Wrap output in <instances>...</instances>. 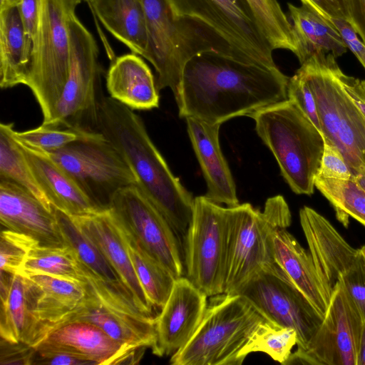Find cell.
I'll return each mask as SVG.
<instances>
[{"mask_svg": "<svg viewBox=\"0 0 365 365\" xmlns=\"http://www.w3.org/2000/svg\"><path fill=\"white\" fill-rule=\"evenodd\" d=\"M289 78L278 68L243 63L207 52L185 66L177 96L180 118L210 124L250 113L287 100Z\"/></svg>", "mask_w": 365, "mask_h": 365, "instance_id": "1", "label": "cell"}, {"mask_svg": "<svg viewBox=\"0 0 365 365\" xmlns=\"http://www.w3.org/2000/svg\"><path fill=\"white\" fill-rule=\"evenodd\" d=\"M133 110L110 96H101L97 132L123 155L138 186L166 219L178 237L184 238L190 223L194 198L170 170Z\"/></svg>", "mask_w": 365, "mask_h": 365, "instance_id": "2", "label": "cell"}, {"mask_svg": "<svg viewBox=\"0 0 365 365\" xmlns=\"http://www.w3.org/2000/svg\"><path fill=\"white\" fill-rule=\"evenodd\" d=\"M248 116L255 120L258 136L273 153L291 190L312 195L324 147L323 133L289 98Z\"/></svg>", "mask_w": 365, "mask_h": 365, "instance_id": "3", "label": "cell"}, {"mask_svg": "<svg viewBox=\"0 0 365 365\" xmlns=\"http://www.w3.org/2000/svg\"><path fill=\"white\" fill-rule=\"evenodd\" d=\"M141 1L148 36L145 58L155 69L158 91L169 88L175 98L185 65L197 55L214 52L232 56L229 47L205 25L174 17L166 0Z\"/></svg>", "mask_w": 365, "mask_h": 365, "instance_id": "4", "label": "cell"}, {"mask_svg": "<svg viewBox=\"0 0 365 365\" xmlns=\"http://www.w3.org/2000/svg\"><path fill=\"white\" fill-rule=\"evenodd\" d=\"M267 319L240 294L210 297L202 320L190 341L171 355L172 365H240V353Z\"/></svg>", "mask_w": 365, "mask_h": 365, "instance_id": "5", "label": "cell"}, {"mask_svg": "<svg viewBox=\"0 0 365 365\" xmlns=\"http://www.w3.org/2000/svg\"><path fill=\"white\" fill-rule=\"evenodd\" d=\"M292 222L282 195L269 197L262 211L250 203L227 207L224 292L236 294L265 266L274 262L271 235Z\"/></svg>", "mask_w": 365, "mask_h": 365, "instance_id": "6", "label": "cell"}, {"mask_svg": "<svg viewBox=\"0 0 365 365\" xmlns=\"http://www.w3.org/2000/svg\"><path fill=\"white\" fill-rule=\"evenodd\" d=\"M331 53H314L297 69L315 98L324 137L344 155L353 175H365V117L345 93Z\"/></svg>", "mask_w": 365, "mask_h": 365, "instance_id": "7", "label": "cell"}, {"mask_svg": "<svg viewBox=\"0 0 365 365\" xmlns=\"http://www.w3.org/2000/svg\"><path fill=\"white\" fill-rule=\"evenodd\" d=\"M81 0H39L26 86L49 122L66 83L71 62L69 21Z\"/></svg>", "mask_w": 365, "mask_h": 365, "instance_id": "8", "label": "cell"}, {"mask_svg": "<svg viewBox=\"0 0 365 365\" xmlns=\"http://www.w3.org/2000/svg\"><path fill=\"white\" fill-rule=\"evenodd\" d=\"M48 155L73 179L98 212L110 209L120 190L138 185L123 155L99 132H91Z\"/></svg>", "mask_w": 365, "mask_h": 365, "instance_id": "9", "label": "cell"}, {"mask_svg": "<svg viewBox=\"0 0 365 365\" xmlns=\"http://www.w3.org/2000/svg\"><path fill=\"white\" fill-rule=\"evenodd\" d=\"M176 19L196 20L210 29L243 63L274 68L269 43L247 0H166Z\"/></svg>", "mask_w": 365, "mask_h": 365, "instance_id": "10", "label": "cell"}, {"mask_svg": "<svg viewBox=\"0 0 365 365\" xmlns=\"http://www.w3.org/2000/svg\"><path fill=\"white\" fill-rule=\"evenodd\" d=\"M71 62L68 78L51 120L43 125L97 132L101 96L98 48L91 33L73 15L69 21Z\"/></svg>", "mask_w": 365, "mask_h": 365, "instance_id": "11", "label": "cell"}, {"mask_svg": "<svg viewBox=\"0 0 365 365\" xmlns=\"http://www.w3.org/2000/svg\"><path fill=\"white\" fill-rule=\"evenodd\" d=\"M227 207L205 195L194 198L185 237L186 277L207 297L224 292Z\"/></svg>", "mask_w": 365, "mask_h": 365, "instance_id": "12", "label": "cell"}, {"mask_svg": "<svg viewBox=\"0 0 365 365\" xmlns=\"http://www.w3.org/2000/svg\"><path fill=\"white\" fill-rule=\"evenodd\" d=\"M364 324L359 310L340 279L306 349L292 353L286 364L359 365Z\"/></svg>", "mask_w": 365, "mask_h": 365, "instance_id": "13", "label": "cell"}, {"mask_svg": "<svg viewBox=\"0 0 365 365\" xmlns=\"http://www.w3.org/2000/svg\"><path fill=\"white\" fill-rule=\"evenodd\" d=\"M236 294L246 297L268 319L296 331L297 352L306 349L322 320L275 262L262 269Z\"/></svg>", "mask_w": 365, "mask_h": 365, "instance_id": "14", "label": "cell"}, {"mask_svg": "<svg viewBox=\"0 0 365 365\" xmlns=\"http://www.w3.org/2000/svg\"><path fill=\"white\" fill-rule=\"evenodd\" d=\"M109 210L123 230L177 279L183 263L178 237L137 185L120 190Z\"/></svg>", "mask_w": 365, "mask_h": 365, "instance_id": "15", "label": "cell"}, {"mask_svg": "<svg viewBox=\"0 0 365 365\" xmlns=\"http://www.w3.org/2000/svg\"><path fill=\"white\" fill-rule=\"evenodd\" d=\"M0 221L4 229L26 235L40 246H68L53 205L4 180H0Z\"/></svg>", "mask_w": 365, "mask_h": 365, "instance_id": "16", "label": "cell"}, {"mask_svg": "<svg viewBox=\"0 0 365 365\" xmlns=\"http://www.w3.org/2000/svg\"><path fill=\"white\" fill-rule=\"evenodd\" d=\"M207 297L186 277L175 279L168 301L156 317L154 354L173 355L190 341L202 320Z\"/></svg>", "mask_w": 365, "mask_h": 365, "instance_id": "17", "label": "cell"}, {"mask_svg": "<svg viewBox=\"0 0 365 365\" xmlns=\"http://www.w3.org/2000/svg\"><path fill=\"white\" fill-rule=\"evenodd\" d=\"M83 284L86 295L82 302L53 329L68 322L83 321L97 326L127 348L154 347L157 339L156 318H141L118 311L103 302L84 279Z\"/></svg>", "mask_w": 365, "mask_h": 365, "instance_id": "18", "label": "cell"}, {"mask_svg": "<svg viewBox=\"0 0 365 365\" xmlns=\"http://www.w3.org/2000/svg\"><path fill=\"white\" fill-rule=\"evenodd\" d=\"M299 221L319 277L331 294L358 249L351 246L325 217L310 207L300 209Z\"/></svg>", "mask_w": 365, "mask_h": 365, "instance_id": "19", "label": "cell"}, {"mask_svg": "<svg viewBox=\"0 0 365 365\" xmlns=\"http://www.w3.org/2000/svg\"><path fill=\"white\" fill-rule=\"evenodd\" d=\"M71 217L120 276L132 292L140 310L150 317H155V307L149 301L133 266L126 235L110 211Z\"/></svg>", "mask_w": 365, "mask_h": 365, "instance_id": "20", "label": "cell"}, {"mask_svg": "<svg viewBox=\"0 0 365 365\" xmlns=\"http://www.w3.org/2000/svg\"><path fill=\"white\" fill-rule=\"evenodd\" d=\"M42 341L75 353L93 365L136 364L145 350L127 348L97 326L83 321L56 327Z\"/></svg>", "mask_w": 365, "mask_h": 365, "instance_id": "21", "label": "cell"}, {"mask_svg": "<svg viewBox=\"0 0 365 365\" xmlns=\"http://www.w3.org/2000/svg\"><path fill=\"white\" fill-rule=\"evenodd\" d=\"M185 120L190 142L207 184L205 196L220 205H238L236 185L220 145V124H210L192 117L186 118Z\"/></svg>", "mask_w": 365, "mask_h": 365, "instance_id": "22", "label": "cell"}, {"mask_svg": "<svg viewBox=\"0 0 365 365\" xmlns=\"http://www.w3.org/2000/svg\"><path fill=\"white\" fill-rule=\"evenodd\" d=\"M39 294L40 287L30 278L14 275L8 295L1 298V339L31 346L43 340V324L37 312Z\"/></svg>", "mask_w": 365, "mask_h": 365, "instance_id": "23", "label": "cell"}, {"mask_svg": "<svg viewBox=\"0 0 365 365\" xmlns=\"http://www.w3.org/2000/svg\"><path fill=\"white\" fill-rule=\"evenodd\" d=\"M271 246L275 262L323 319L331 294L323 285L309 251L287 228L273 230Z\"/></svg>", "mask_w": 365, "mask_h": 365, "instance_id": "24", "label": "cell"}, {"mask_svg": "<svg viewBox=\"0 0 365 365\" xmlns=\"http://www.w3.org/2000/svg\"><path fill=\"white\" fill-rule=\"evenodd\" d=\"M19 144L34 177L52 205L71 217L98 212L73 179L48 154Z\"/></svg>", "mask_w": 365, "mask_h": 365, "instance_id": "25", "label": "cell"}, {"mask_svg": "<svg viewBox=\"0 0 365 365\" xmlns=\"http://www.w3.org/2000/svg\"><path fill=\"white\" fill-rule=\"evenodd\" d=\"M109 96L132 110L159 106L156 82L149 66L140 56L127 53L115 58L106 78Z\"/></svg>", "mask_w": 365, "mask_h": 365, "instance_id": "26", "label": "cell"}, {"mask_svg": "<svg viewBox=\"0 0 365 365\" xmlns=\"http://www.w3.org/2000/svg\"><path fill=\"white\" fill-rule=\"evenodd\" d=\"M86 2L107 31L133 53L145 58L148 36L141 0H87Z\"/></svg>", "mask_w": 365, "mask_h": 365, "instance_id": "27", "label": "cell"}, {"mask_svg": "<svg viewBox=\"0 0 365 365\" xmlns=\"http://www.w3.org/2000/svg\"><path fill=\"white\" fill-rule=\"evenodd\" d=\"M287 5L297 41L295 56L300 64L317 53H331L338 58L346 52L341 34L330 20L305 4Z\"/></svg>", "mask_w": 365, "mask_h": 365, "instance_id": "28", "label": "cell"}, {"mask_svg": "<svg viewBox=\"0 0 365 365\" xmlns=\"http://www.w3.org/2000/svg\"><path fill=\"white\" fill-rule=\"evenodd\" d=\"M32 42L23 26L17 6L0 9V86L26 84Z\"/></svg>", "mask_w": 365, "mask_h": 365, "instance_id": "29", "label": "cell"}, {"mask_svg": "<svg viewBox=\"0 0 365 365\" xmlns=\"http://www.w3.org/2000/svg\"><path fill=\"white\" fill-rule=\"evenodd\" d=\"M26 277L40 287L37 312L43 324L45 339L54 327L82 302L86 295L83 281L43 274Z\"/></svg>", "mask_w": 365, "mask_h": 365, "instance_id": "30", "label": "cell"}, {"mask_svg": "<svg viewBox=\"0 0 365 365\" xmlns=\"http://www.w3.org/2000/svg\"><path fill=\"white\" fill-rule=\"evenodd\" d=\"M14 123L0 124V180L14 182L47 206L52 205L40 188L19 143L14 136Z\"/></svg>", "mask_w": 365, "mask_h": 365, "instance_id": "31", "label": "cell"}, {"mask_svg": "<svg viewBox=\"0 0 365 365\" xmlns=\"http://www.w3.org/2000/svg\"><path fill=\"white\" fill-rule=\"evenodd\" d=\"M125 233L130 257L139 282L153 307L162 309L170 297L176 278Z\"/></svg>", "mask_w": 365, "mask_h": 365, "instance_id": "32", "label": "cell"}, {"mask_svg": "<svg viewBox=\"0 0 365 365\" xmlns=\"http://www.w3.org/2000/svg\"><path fill=\"white\" fill-rule=\"evenodd\" d=\"M18 273L24 276L43 274L83 281L76 254L68 245L48 247L34 244L29 250Z\"/></svg>", "mask_w": 365, "mask_h": 365, "instance_id": "33", "label": "cell"}, {"mask_svg": "<svg viewBox=\"0 0 365 365\" xmlns=\"http://www.w3.org/2000/svg\"><path fill=\"white\" fill-rule=\"evenodd\" d=\"M315 187L330 202L336 218L345 227L352 217L365 227V192L351 180L325 178L317 175Z\"/></svg>", "mask_w": 365, "mask_h": 365, "instance_id": "34", "label": "cell"}, {"mask_svg": "<svg viewBox=\"0 0 365 365\" xmlns=\"http://www.w3.org/2000/svg\"><path fill=\"white\" fill-rule=\"evenodd\" d=\"M297 343L296 331L267 318L253 331L242 349L240 358L243 362L249 354L259 351L267 354L275 361L286 364Z\"/></svg>", "mask_w": 365, "mask_h": 365, "instance_id": "35", "label": "cell"}, {"mask_svg": "<svg viewBox=\"0 0 365 365\" xmlns=\"http://www.w3.org/2000/svg\"><path fill=\"white\" fill-rule=\"evenodd\" d=\"M247 1L272 50L286 49L295 53L297 47L293 28L278 0Z\"/></svg>", "mask_w": 365, "mask_h": 365, "instance_id": "36", "label": "cell"}, {"mask_svg": "<svg viewBox=\"0 0 365 365\" xmlns=\"http://www.w3.org/2000/svg\"><path fill=\"white\" fill-rule=\"evenodd\" d=\"M90 133L41 124L37 128L22 132L14 130V136L21 144L50 154L86 138Z\"/></svg>", "mask_w": 365, "mask_h": 365, "instance_id": "37", "label": "cell"}, {"mask_svg": "<svg viewBox=\"0 0 365 365\" xmlns=\"http://www.w3.org/2000/svg\"><path fill=\"white\" fill-rule=\"evenodd\" d=\"M37 242L26 235L2 229L0 240V269L13 274L18 273L29 250Z\"/></svg>", "mask_w": 365, "mask_h": 365, "instance_id": "38", "label": "cell"}, {"mask_svg": "<svg viewBox=\"0 0 365 365\" xmlns=\"http://www.w3.org/2000/svg\"><path fill=\"white\" fill-rule=\"evenodd\" d=\"M340 279L365 322V245L358 248L353 262Z\"/></svg>", "mask_w": 365, "mask_h": 365, "instance_id": "39", "label": "cell"}, {"mask_svg": "<svg viewBox=\"0 0 365 365\" xmlns=\"http://www.w3.org/2000/svg\"><path fill=\"white\" fill-rule=\"evenodd\" d=\"M287 96L289 99L296 102L313 124L322 133L314 96L307 80L298 70L289 79Z\"/></svg>", "mask_w": 365, "mask_h": 365, "instance_id": "40", "label": "cell"}, {"mask_svg": "<svg viewBox=\"0 0 365 365\" xmlns=\"http://www.w3.org/2000/svg\"><path fill=\"white\" fill-rule=\"evenodd\" d=\"M317 175L337 180H351L353 176L342 153L325 138L323 154Z\"/></svg>", "mask_w": 365, "mask_h": 365, "instance_id": "41", "label": "cell"}, {"mask_svg": "<svg viewBox=\"0 0 365 365\" xmlns=\"http://www.w3.org/2000/svg\"><path fill=\"white\" fill-rule=\"evenodd\" d=\"M31 364L93 365L90 361L75 353L54 347L43 341L34 346Z\"/></svg>", "mask_w": 365, "mask_h": 365, "instance_id": "42", "label": "cell"}, {"mask_svg": "<svg viewBox=\"0 0 365 365\" xmlns=\"http://www.w3.org/2000/svg\"><path fill=\"white\" fill-rule=\"evenodd\" d=\"M34 346L1 339V364H31Z\"/></svg>", "mask_w": 365, "mask_h": 365, "instance_id": "43", "label": "cell"}, {"mask_svg": "<svg viewBox=\"0 0 365 365\" xmlns=\"http://www.w3.org/2000/svg\"><path fill=\"white\" fill-rule=\"evenodd\" d=\"M329 20L339 19L349 21L344 0H300Z\"/></svg>", "mask_w": 365, "mask_h": 365, "instance_id": "44", "label": "cell"}, {"mask_svg": "<svg viewBox=\"0 0 365 365\" xmlns=\"http://www.w3.org/2000/svg\"><path fill=\"white\" fill-rule=\"evenodd\" d=\"M331 21L339 30L347 48L354 54L365 69V44L359 39L355 30L345 20L333 19Z\"/></svg>", "mask_w": 365, "mask_h": 365, "instance_id": "45", "label": "cell"}, {"mask_svg": "<svg viewBox=\"0 0 365 365\" xmlns=\"http://www.w3.org/2000/svg\"><path fill=\"white\" fill-rule=\"evenodd\" d=\"M339 78L345 93L365 117V81L349 76L342 70Z\"/></svg>", "mask_w": 365, "mask_h": 365, "instance_id": "46", "label": "cell"}, {"mask_svg": "<svg viewBox=\"0 0 365 365\" xmlns=\"http://www.w3.org/2000/svg\"><path fill=\"white\" fill-rule=\"evenodd\" d=\"M17 8L25 32L32 42L38 22L39 0H20Z\"/></svg>", "mask_w": 365, "mask_h": 365, "instance_id": "47", "label": "cell"}, {"mask_svg": "<svg viewBox=\"0 0 365 365\" xmlns=\"http://www.w3.org/2000/svg\"><path fill=\"white\" fill-rule=\"evenodd\" d=\"M349 24L365 44V0H344Z\"/></svg>", "mask_w": 365, "mask_h": 365, "instance_id": "48", "label": "cell"}, {"mask_svg": "<svg viewBox=\"0 0 365 365\" xmlns=\"http://www.w3.org/2000/svg\"><path fill=\"white\" fill-rule=\"evenodd\" d=\"M359 365H365V322L361 334L360 350L359 354Z\"/></svg>", "mask_w": 365, "mask_h": 365, "instance_id": "49", "label": "cell"}, {"mask_svg": "<svg viewBox=\"0 0 365 365\" xmlns=\"http://www.w3.org/2000/svg\"><path fill=\"white\" fill-rule=\"evenodd\" d=\"M351 180L365 192V175L360 173L353 175Z\"/></svg>", "mask_w": 365, "mask_h": 365, "instance_id": "50", "label": "cell"}, {"mask_svg": "<svg viewBox=\"0 0 365 365\" xmlns=\"http://www.w3.org/2000/svg\"><path fill=\"white\" fill-rule=\"evenodd\" d=\"M20 0H0V9L17 6Z\"/></svg>", "mask_w": 365, "mask_h": 365, "instance_id": "51", "label": "cell"}, {"mask_svg": "<svg viewBox=\"0 0 365 365\" xmlns=\"http://www.w3.org/2000/svg\"><path fill=\"white\" fill-rule=\"evenodd\" d=\"M81 1H86H86H87V0H81Z\"/></svg>", "mask_w": 365, "mask_h": 365, "instance_id": "52", "label": "cell"}]
</instances>
